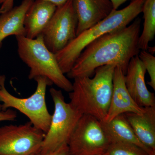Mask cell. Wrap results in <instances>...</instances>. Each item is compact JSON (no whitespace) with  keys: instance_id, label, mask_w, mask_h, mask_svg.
Instances as JSON below:
<instances>
[{"instance_id":"4","label":"cell","mask_w":155,"mask_h":155,"mask_svg":"<svg viewBox=\"0 0 155 155\" xmlns=\"http://www.w3.org/2000/svg\"><path fill=\"white\" fill-rule=\"evenodd\" d=\"M16 37L19 58L30 69L29 79L39 76L46 77L61 89L72 91V83L61 71L55 54L46 46L42 35L35 39Z\"/></svg>"},{"instance_id":"6","label":"cell","mask_w":155,"mask_h":155,"mask_svg":"<svg viewBox=\"0 0 155 155\" xmlns=\"http://www.w3.org/2000/svg\"><path fill=\"white\" fill-rule=\"evenodd\" d=\"M50 92L54 102V110L39 155L54 151L64 145L67 144L78 122L83 115L70 103L65 101L61 90L53 87L50 89Z\"/></svg>"},{"instance_id":"24","label":"cell","mask_w":155,"mask_h":155,"mask_svg":"<svg viewBox=\"0 0 155 155\" xmlns=\"http://www.w3.org/2000/svg\"><path fill=\"white\" fill-rule=\"evenodd\" d=\"M47 1L52 3L58 7V6L62 5L68 0H47Z\"/></svg>"},{"instance_id":"19","label":"cell","mask_w":155,"mask_h":155,"mask_svg":"<svg viewBox=\"0 0 155 155\" xmlns=\"http://www.w3.org/2000/svg\"><path fill=\"white\" fill-rule=\"evenodd\" d=\"M138 56L149 75L147 84L155 90V57L147 51H140Z\"/></svg>"},{"instance_id":"26","label":"cell","mask_w":155,"mask_h":155,"mask_svg":"<svg viewBox=\"0 0 155 155\" xmlns=\"http://www.w3.org/2000/svg\"><path fill=\"white\" fill-rule=\"evenodd\" d=\"M1 88V84H0V89ZM2 110V104H0V111Z\"/></svg>"},{"instance_id":"22","label":"cell","mask_w":155,"mask_h":155,"mask_svg":"<svg viewBox=\"0 0 155 155\" xmlns=\"http://www.w3.org/2000/svg\"><path fill=\"white\" fill-rule=\"evenodd\" d=\"M39 155H68V145L64 144L54 151Z\"/></svg>"},{"instance_id":"9","label":"cell","mask_w":155,"mask_h":155,"mask_svg":"<svg viewBox=\"0 0 155 155\" xmlns=\"http://www.w3.org/2000/svg\"><path fill=\"white\" fill-rule=\"evenodd\" d=\"M77 25L73 0L57 7L41 34L46 46L55 54L63 50L76 38Z\"/></svg>"},{"instance_id":"25","label":"cell","mask_w":155,"mask_h":155,"mask_svg":"<svg viewBox=\"0 0 155 155\" xmlns=\"http://www.w3.org/2000/svg\"><path fill=\"white\" fill-rule=\"evenodd\" d=\"M147 51L151 54L153 55L155 52V47H149Z\"/></svg>"},{"instance_id":"5","label":"cell","mask_w":155,"mask_h":155,"mask_svg":"<svg viewBox=\"0 0 155 155\" xmlns=\"http://www.w3.org/2000/svg\"><path fill=\"white\" fill-rule=\"evenodd\" d=\"M5 76L0 75V101L2 103V110L14 108L25 115L35 126L45 134L49 128L52 115L48 110L46 102L47 87L53 84L46 77L35 78L36 90L28 97L21 98L14 96L6 88Z\"/></svg>"},{"instance_id":"7","label":"cell","mask_w":155,"mask_h":155,"mask_svg":"<svg viewBox=\"0 0 155 155\" xmlns=\"http://www.w3.org/2000/svg\"><path fill=\"white\" fill-rule=\"evenodd\" d=\"M110 144L101 121L83 115L67 143L68 155H104Z\"/></svg>"},{"instance_id":"16","label":"cell","mask_w":155,"mask_h":155,"mask_svg":"<svg viewBox=\"0 0 155 155\" xmlns=\"http://www.w3.org/2000/svg\"><path fill=\"white\" fill-rule=\"evenodd\" d=\"M104 131L110 143L125 142L132 143L143 149L150 155H155L142 143L136 135L124 114H120L109 122L101 121Z\"/></svg>"},{"instance_id":"27","label":"cell","mask_w":155,"mask_h":155,"mask_svg":"<svg viewBox=\"0 0 155 155\" xmlns=\"http://www.w3.org/2000/svg\"></svg>"},{"instance_id":"17","label":"cell","mask_w":155,"mask_h":155,"mask_svg":"<svg viewBox=\"0 0 155 155\" xmlns=\"http://www.w3.org/2000/svg\"><path fill=\"white\" fill-rule=\"evenodd\" d=\"M142 13H143V29L139 38L140 51H147L149 44L155 35V0H145Z\"/></svg>"},{"instance_id":"23","label":"cell","mask_w":155,"mask_h":155,"mask_svg":"<svg viewBox=\"0 0 155 155\" xmlns=\"http://www.w3.org/2000/svg\"><path fill=\"white\" fill-rule=\"evenodd\" d=\"M112 3L114 10H118L119 7L128 0H110Z\"/></svg>"},{"instance_id":"10","label":"cell","mask_w":155,"mask_h":155,"mask_svg":"<svg viewBox=\"0 0 155 155\" xmlns=\"http://www.w3.org/2000/svg\"><path fill=\"white\" fill-rule=\"evenodd\" d=\"M146 70L138 55L130 60L124 75L125 86L134 101L140 107L155 106L154 93L149 91L145 81Z\"/></svg>"},{"instance_id":"20","label":"cell","mask_w":155,"mask_h":155,"mask_svg":"<svg viewBox=\"0 0 155 155\" xmlns=\"http://www.w3.org/2000/svg\"><path fill=\"white\" fill-rule=\"evenodd\" d=\"M17 118V112L11 109L0 111V122L15 121Z\"/></svg>"},{"instance_id":"14","label":"cell","mask_w":155,"mask_h":155,"mask_svg":"<svg viewBox=\"0 0 155 155\" xmlns=\"http://www.w3.org/2000/svg\"><path fill=\"white\" fill-rule=\"evenodd\" d=\"M124 114L140 141L155 153V106L145 107L142 114Z\"/></svg>"},{"instance_id":"11","label":"cell","mask_w":155,"mask_h":155,"mask_svg":"<svg viewBox=\"0 0 155 155\" xmlns=\"http://www.w3.org/2000/svg\"><path fill=\"white\" fill-rule=\"evenodd\" d=\"M124 75L122 69L116 66L113 77L110 103L104 122H109L120 114L126 113L140 114L144 112V107L138 105L128 92L125 86Z\"/></svg>"},{"instance_id":"8","label":"cell","mask_w":155,"mask_h":155,"mask_svg":"<svg viewBox=\"0 0 155 155\" xmlns=\"http://www.w3.org/2000/svg\"><path fill=\"white\" fill-rule=\"evenodd\" d=\"M45 134L30 121L0 127V155H38Z\"/></svg>"},{"instance_id":"15","label":"cell","mask_w":155,"mask_h":155,"mask_svg":"<svg viewBox=\"0 0 155 155\" xmlns=\"http://www.w3.org/2000/svg\"><path fill=\"white\" fill-rule=\"evenodd\" d=\"M34 0H23L19 6L0 15V48L3 41L11 35L25 36L24 19Z\"/></svg>"},{"instance_id":"3","label":"cell","mask_w":155,"mask_h":155,"mask_svg":"<svg viewBox=\"0 0 155 155\" xmlns=\"http://www.w3.org/2000/svg\"><path fill=\"white\" fill-rule=\"evenodd\" d=\"M145 0H131L121 10H114L107 17L78 35L63 50L55 54L61 71L70 72L75 61L87 45L106 34L124 28L142 13Z\"/></svg>"},{"instance_id":"12","label":"cell","mask_w":155,"mask_h":155,"mask_svg":"<svg viewBox=\"0 0 155 155\" xmlns=\"http://www.w3.org/2000/svg\"><path fill=\"white\" fill-rule=\"evenodd\" d=\"M77 15L76 36L109 16L114 10L110 0H73Z\"/></svg>"},{"instance_id":"2","label":"cell","mask_w":155,"mask_h":155,"mask_svg":"<svg viewBox=\"0 0 155 155\" xmlns=\"http://www.w3.org/2000/svg\"><path fill=\"white\" fill-rule=\"evenodd\" d=\"M116 66L110 64L98 67L94 76L74 78L69 94L70 104L82 115H90L104 121L107 114Z\"/></svg>"},{"instance_id":"1","label":"cell","mask_w":155,"mask_h":155,"mask_svg":"<svg viewBox=\"0 0 155 155\" xmlns=\"http://www.w3.org/2000/svg\"><path fill=\"white\" fill-rule=\"evenodd\" d=\"M141 24V19L137 17L126 27L106 34L87 45L67 73L68 77H91L97 68L110 64L120 67L125 74L130 60L140 51Z\"/></svg>"},{"instance_id":"18","label":"cell","mask_w":155,"mask_h":155,"mask_svg":"<svg viewBox=\"0 0 155 155\" xmlns=\"http://www.w3.org/2000/svg\"><path fill=\"white\" fill-rule=\"evenodd\" d=\"M104 155H150L143 149L132 143H111Z\"/></svg>"},{"instance_id":"13","label":"cell","mask_w":155,"mask_h":155,"mask_svg":"<svg viewBox=\"0 0 155 155\" xmlns=\"http://www.w3.org/2000/svg\"><path fill=\"white\" fill-rule=\"evenodd\" d=\"M57 6L47 0H35L24 19L25 37L36 38L43 32L54 13Z\"/></svg>"},{"instance_id":"21","label":"cell","mask_w":155,"mask_h":155,"mask_svg":"<svg viewBox=\"0 0 155 155\" xmlns=\"http://www.w3.org/2000/svg\"><path fill=\"white\" fill-rule=\"evenodd\" d=\"M14 0H0V14L5 13L14 8Z\"/></svg>"}]
</instances>
